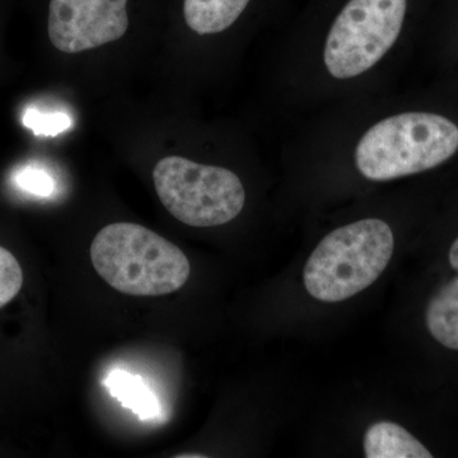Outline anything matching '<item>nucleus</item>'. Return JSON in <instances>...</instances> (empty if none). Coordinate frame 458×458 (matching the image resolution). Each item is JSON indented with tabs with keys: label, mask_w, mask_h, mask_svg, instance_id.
I'll use <instances>...</instances> for the list:
<instances>
[{
	"label": "nucleus",
	"mask_w": 458,
	"mask_h": 458,
	"mask_svg": "<svg viewBox=\"0 0 458 458\" xmlns=\"http://www.w3.org/2000/svg\"><path fill=\"white\" fill-rule=\"evenodd\" d=\"M90 260L107 284L137 297L174 293L191 271L179 247L135 223L102 228L90 245Z\"/></svg>",
	"instance_id": "1"
},
{
	"label": "nucleus",
	"mask_w": 458,
	"mask_h": 458,
	"mask_svg": "<svg viewBox=\"0 0 458 458\" xmlns=\"http://www.w3.org/2000/svg\"><path fill=\"white\" fill-rule=\"evenodd\" d=\"M458 150V126L442 114L405 113L387 117L361 137L358 171L370 181H390L438 167Z\"/></svg>",
	"instance_id": "2"
},
{
	"label": "nucleus",
	"mask_w": 458,
	"mask_h": 458,
	"mask_svg": "<svg viewBox=\"0 0 458 458\" xmlns=\"http://www.w3.org/2000/svg\"><path fill=\"white\" fill-rule=\"evenodd\" d=\"M394 238L387 223L369 218L328 233L303 270L307 292L321 302L349 300L381 276L393 258Z\"/></svg>",
	"instance_id": "3"
},
{
	"label": "nucleus",
	"mask_w": 458,
	"mask_h": 458,
	"mask_svg": "<svg viewBox=\"0 0 458 458\" xmlns=\"http://www.w3.org/2000/svg\"><path fill=\"white\" fill-rule=\"evenodd\" d=\"M159 200L190 227H216L242 212L246 192L236 174L216 165L170 156L153 170Z\"/></svg>",
	"instance_id": "4"
},
{
	"label": "nucleus",
	"mask_w": 458,
	"mask_h": 458,
	"mask_svg": "<svg viewBox=\"0 0 458 458\" xmlns=\"http://www.w3.org/2000/svg\"><path fill=\"white\" fill-rule=\"evenodd\" d=\"M409 0H346L325 44L328 73L351 80L369 71L399 38Z\"/></svg>",
	"instance_id": "5"
},
{
	"label": "nucleus",
	"mask_w": 458,
	"mask_h": 458,
	"mask_svg": "<svg viewBox=\"0 0 458 458\" xmlns=\"http://www.w3.org/2000/svg\"><path fill=\"white\" fill-rule=\"evenodd\" d=\"M128 0H50L51 44L66 54L120 40L129 27Z\"/></svg>",
	"instance_id": "6"
},
{
	"label": "nucleus",
	"mask_w": 458,
	"mask_h": 458,
	"mask_svg": "<svg viewBox=\"0 0 458 458\" xmlns=\"http://www.w3.org/2000/svg\"><path fill=\"white\" fill-rule=\"evenodd\" d=\"M363 445L367 458L433 457L423 443L393 421H379L370 426L364 434Z\"/></svg>",
	"instance_id": "7"
},
{
	"label": "nucleus",
	"mask_w": 458,
	"mask_h": 458,
	"mask_svg": "<svg viewBox=\"0 0 458 458\" xmlns=\"http://www.w3.org/2000/svg\"><path fill=\"white\" fill-rule=\"evenodd\" d=\"M251 0H183V17L198 35L225 31L241 17Z\"/></svg>",
	"instance_id": "8"
},
{
	"label": "nucleus",
	"mask_w": 458,
	"mask_h": 458,
	"mask_svg": "<svg viewBox=\"0 0 458 458\" xmlns=\"http://www.w3.org/2000/svg\"><path fill=\"white\" fill-rule=\"evenodd\" d=\"M428 331L436 342L458 351V276L430 298L426 310Z\"/></svg>",
	"instance_id": "9"
},
{
	"label": "nucleus",
	"mask_w": 458,
	"mask_h": 458,
	"mask_svg": "<svg viewBox=\"0 0 458 458\" xmlns=\"http://www.w3.org/2000/svg\"><path fill=\"white\" fill-rule=\"evenodd\" d=\"M105 385L113 396L122 401L123 408L131 409L143 420L159 414L158 401L140 377L114 370L107 377Z\"/></svg>",
	"instance_id": "10"
},
{
	"label": "nucleus",
	"mask_w": 458,
	"mask_h": 458,
	"mask_svg": "<svg viewBox=\"0 0 458 458\" xmlns=\"http://www.w3.org/2000/svg\"><path fill=\"white\" fill-rule=\"evenodd\" d=\"M22 284L23 273L20 262L11 251L0 246V309L17 297Z\"/></svg>",
	"instance_id": "11"
},
{
	"label": "nucleus",
	"mask_w": 458,
	"mask_h": 458,
	"mask_svg": "<svg viewBox=\"0 0 458 458\" xmlns=\"http://www.w3.org/2000/svg\"><path fill=\"white\" fill-rule=\"evenodd\" d=\"M23 125L31 129L35 135L56 137L72 128L73 122L63 113H42L38 108H29L23 116Z\"/></svg>",
	"instance_id": "12"
},
{
	"label": "nucleus",
	"mask_w": 458,
	"mask_h": 458,
	"mask_svg": "<svg viewBox=\"0 0 458 458\" xmlns=\"http://www.w3.org/2000/svg\"><path fill=\"white\" fill-rule=\"evenodd\" d=\"M18 188L36 197L47 198L53 194L55 182L44 168L38 165H26L16 174Z\"/></svg>",
	"instance_id": "13"
},
{
	"label": "nucleus",
	"mask_w": 458,
	"mask_h": 458,
	"mask_svg": "<svg viewBox=\"0 0 458 458\" xmlns=\"http://www.w3.org/2000/svg\"><path fill=\"white\" fill-rule=\"evenodd\" d=\"M448 260H450L451 267L458 271V237L454 240V242L452 243L450 254H448Z\"/></svg>",
	"instance_id": "14"
}]
</instances>
